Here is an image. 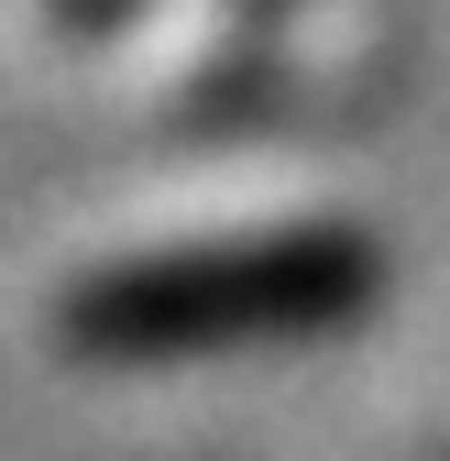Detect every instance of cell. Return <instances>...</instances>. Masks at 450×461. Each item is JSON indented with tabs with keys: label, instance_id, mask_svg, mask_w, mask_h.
Masks as SVG:
<instances>
[{
	"label": "cell",
	"instance_id": "cell-1",
	"mask_svg": "<svg viewBox=\"0 0 450 461\" xmlns=\"http://www.w3.org/2000/svg\"><path fill=\"white\" fill-rule=\"evenodd\" d=\"M384 285V253L352 220H286L253 242H187V253H132L67 285L55 340L88 363H187V352H242V340H308L341 330Z\"/></svg>",
	"mask_w": 450,
	"mask_h": 461
}]
</instances>
